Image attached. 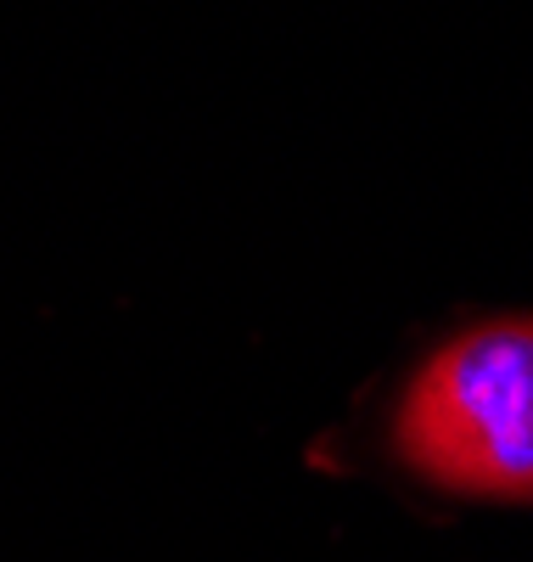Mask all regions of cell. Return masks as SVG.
<instances>
[{
  "instance_id": "obj_1",
  "label": "cell",
  "mask_w": 533,
  "mask_h": 562,
  "mask_svg": "<svg viewBox=\"0 0 533 562\" xmlns=\"http://www.w3.org/2000/svg\"><path fill=\"white\" fill-rule=\"evenodd\" d=\"M387 450L427 490L533 506V315H489L432 349L399 389Z\"/></svg>"
}]
</instances>
